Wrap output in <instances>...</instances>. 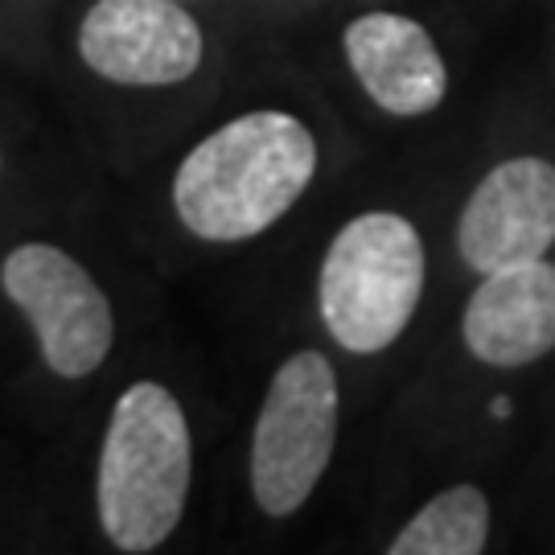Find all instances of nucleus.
<instances>
[{
  "instance_id": "1",
  "label": "nucleus",
  "mask_w": 555,
  "mask_h": 555,
  "mask_svg": "<svg viewBox=\"0 0 555 555\" xmlns=\"http://www.w3.org/2000/svg\"><path fill=\"white\" fill-rule=\"evenodd\" d=\"M318 173L313 132L288 112H247L194 144L173 178L178 219L198 238L238 243L293 210Z\"/></svg>"
},
{
  "instance_id": "2",
  "label": "nucleus",
  "mask_w": 555,
  "mask_h": 555,
  "mask_svg": "<svg viewBox=\"0 0 555 555\" xmlns=\"http://www.w3.org/2000/svg\"><path fill=\"white\" fill-rule=\"evenodd\" d=\"M190 424L160 383H132L100 453V522L119 552H153L178 531L190 494Z\"/></svg>"
},
{
  "instance_id": "3",
  "label": "nucleus",
  "mask_w": 555,
  "mask_h": 555,
  "mask_svg": "<svg viewBox=\"0 0 555 555\" xmlns=\"http://www.w3.org/2000/svg\"><path fill=\"white\" fill-rule=\"evenodd\" d=\"M424 293V243L399 215H358L334 235L321 263V318L354 354H378L396 341Z\"/></svg>"
},
{
  "instance_id": "4",
  "label": "nucleus",
  "mask_w": 555,
  "mask_h": 555,
  "mask_svg": "<svg viewBox=\"0 0 555 555\" xmlns=\"http://www.w3.org/2000/svg\"><path fill=\"white\" fill-rule=\"evenodd\" d=\"M337 444V371L321 350H297L259 403L251 490L263 515H297L330 469Z\"/></svg>"
},
{
  "instance_id": "5",
  "label": "nucleus",
  "mask_w": 555,
  "mask_h": 555,
  "mask_svg": "<svg viewBox=\"0 0 555 555\" xmlns=\"http://www.w3.org/2000/svg\"><path fill=\"white\" fill-rule=\"evenodd\" d=\"M0 284L29 318L41 358L54 375L82 378L107 358L116 318L103 288L87 276L79 259H70L50 243H25L4 259Z\"/></svg>"
},
{
  "instance_id": "6",
  "label": "nucleus",
  "mask_w": 555,
  "mask_h": 555,
  "mask_svg": "<svg viewBox=\"0 0 555 555\" xmlns=\"http://www.w3.org/2000/svg\"><path fill=\"white\" fill-rule=\"evenodd\" d=\"M198 21L178 0H95L79 25L82 62L107 82L169 87L202 62Z\"/></svg>"
},
{
  "instance_id": "7",
  "label": "nucleus",
  "mask_w": 555,
  "mask_h": 555,
  "mask_svg": "<svg viewBox=\"0 0 555 555\" xmlns=\"http://www.w3.org/2000/svg\"><path fill=\"white\" fill-rule=\"evenodd\" d=\"M461 256L474 272L543 259L555 243V165L543 157H511L477 181L461 227Z\"/></svg>"
},
{
  "instance_id": "8",
  "label": "nucleus",
  "mask_w": 555,
  "mask_h": 555,
  "mask_svg": "<svg viewBox=\"0 0 555 555\" xmlns=\"http://www.w3.org/2000/svg\"><path fill=\"white\" fill-rule=\"evenodd\" d=\"M465 346L490 366H527L555 350V263L527 259L486 272L465 305Z\"/></svg>"
},
{
  "instance_id": "9",
  "label": "nucleus",
  "mask_w": 555,
  "mask_h": 555,
  "mask_svg": "<svg viewBox=\"0 0 555 555\" xmlns=\"http://www.w3.org/2000/svg\"><path fill=\"white\" fill-rule=\"evenodd\" d=\"M346 59L371 100L391 116H424L449 91V70L428 29L399 13H366L346 25Z\"/></svg>"
},
{
  "instance_id": "10",
  "label": "nucleus",
  "mask_w": 555,
  "mask_h": 555,
  "mask_svg": "<svg viewBox=\"0 0 555 555\" xmlns=\"http://www.w3.org/2000/svg\"><path fill=\"white\" fill-rule=\"evenodd\" d=\"M490 539V502L477 486H449L396 539L391 555H477Z\"/></svg>"
},
{
  "instance_id": "11",
  "label": "nucleus",
  "mask_w": 555,
  "mask_h": 555,
  "mask_svg": "<svg viewBox=\"0 0 555 555\" xmlns=\"http://www.w3.org/2000/svg\"><path fill=\"white\" fill-rule=\"evenodd\" d=\"M490 412H494L498 420H506V416H511V399H506V396H498L494 403H490Z\"/></svg>"
}]
</instances>
